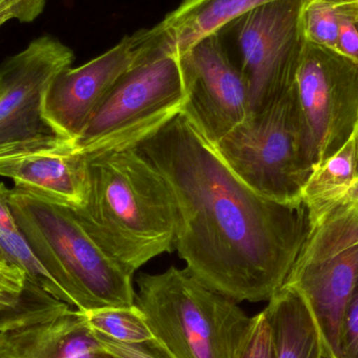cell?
Listing matches in <instances>:
<instances>
[{
	"label": "cell",
	"instance_id": "obj_1",
	"mask_svg": "<svg viewBox=\"0 0 358 358\" xmlns=\"http://www.w3.org/2000/svg\"><path fill=\"white\" fill-rule=\"evenodd\" d=\"M136 149L169 187L185 269L235 302L271 300L313 231L304 201L259 195L181 113Z\"/></svg>",
	"mask_w": 358,
	"mask_h": 358
},
{
	"label": "cell",
	"instance_id": "obj_2",
	"mask_svg": "<svg viewBox=\"0 0 358 358\" xmlns=\"http://www.w3.org/2000/svg\"><path fill=\"white\" fill-rule=\"evenodd\" d=\"M88 194L73 214L128 273L176 250V208L165 179L136 148L85 155Z\"/></svg>",
	"mask_w": 358,
	"mask_h": 358
},
{
	"label": "cell",
	"instance_id": "obj_3",
	"mask_svg": "<svg viewBox=\"0 0 358 358\" xmlns=\"http://www.w3.org/2000/svg\"><path fill=\"white\" fill-rule=\"evenodd\" d=\"M8 203L19 231L46 271L80 311L131 306L132 277L84 229L73 208L10 189Z\"/></svg>",
	"mask_w": 358,
	"mask_h": 358
},
{
	"label": "cell",
	"instance_id": "obj_4",
	"mask_svg": "<svg viewBox=\"0 0 358 358\" xmlns=\"http://www.w3.org/2000/svg\"><path fill=\"white\" fill-rule=\"evenodd\" d=\"M134 304L153 336L176 358H234L250 317L238 303L171 266L141 273Z\"/></svg>",
	"mask_w": 358,
	"mask_h": 358
},
{
	"label": "cell",
	"instance_id": "obj_5",
	"mask_svg": "<svg viewBox=\"0 0 358 358\" xmlns=\"http://www.w3.org/2000/svg\"><path fill=\"white\" fill-rule=\"evenodd\" d=\"M187 100L180 59L162 46L121 78L69 148L82 155L136 148L180 115Z\"/></svg>",
	"mask_w": 358,
	"mask_h": 358
},
{
	"label": "cell",
	"instance_id": "obj_6",
	"mask_svg": "<svg viewBox=\"0 0 358 358\" xmlns=\"http://www.w3.org/2000/svg\"><path fill=\"white\" fill-rule=\"evenodd\" d=\"M214 146L233 173L259 195L281 203L303 201L315 168L294 86Z\"/></svg>",
	"mask_w": 358,
	"mask_h": 358
},
{
	"label": "cell",
	"instance_id": "obj_7",
	"mask_svg": "<svg viewBox=\"0 0 358 358\" xmlns=\"http://www.w3.org/2000/svg\"><path fill=\"white\" fill-rule=\"evenodd\" d=\"M303 0L263 4L221 29L248 84L250 115L260 113L294 88L305 40L300 25Z\"/></svg>",
	"mask_w": 358,
	"mask_h": 358
},
{
	"label": "cell",
	"instance_id": "obj_8",
	"mask_svg": "<svg viewBox=\"0 0 358 358\" xmlns=\"http://www.w3.org/2000/svg\"><path fill=\"white\" fill-rule=\"evenodd\" d=\"M294 90L315 169L355 134L358 63L331 48L305 41Z\"/></svg>",
	"mask_w": 358,
	"mask_h": 358
},
{
	"label": "cell",
	"instance_id": "obj_9",
	"mask_svg": "<svg viewBox=\"0 0 358 358\" xmlns=\"http://www.w3.org/2000/svg\"><path fill=\"white\" fill-rule=\"evenodd\" d=\"M162 46L157 24L125 36L81 66L63 71L44 98L42 117L48 127L59 138L75 140L121 78Z\"/></svg>",
	"mask_w": 358,
	"mask_h": 358
},
{
	"label": "cell",
	"instance_id": "obj_10",
	"mask_svg": "<svg viewBox=\"0 0 358 358\" xmlns=\"http://www.w3.org/2000/svg\"><path fill=\"white\" fill-rule=\"evenodd\" d=\"M187 100L181 115L213 145L250 115L248 84L220 33L179 56Z\"/></svg>",
	"mask_w": 358,
	"mask_h": 358
},
{
	"label": "cell",
	"instance_id": "obj_11",
	"mask_svg": "<svg viewBox=\"0 0 358 358\" xmlns=\"http://www.w3.org/2000/svg\"><path fill=\"white\" fill-rule=\"evenodd\" d=\"M75 55L52 36H42L0 66V150L54 134L42 117L48 88Z\"/></svg>",
	"mask_w": 358,
	"mask_h": 358
},
{
	"label": "cell",
	"instance_id": "obj_12",
	"mask_svg": "<svg viewBox=\"0 0 358 358\" xmlns=\"http://www.w3.org/2000/svg\"><path fill=\"white\" fill-rule=\"evenodd\" d=\"M99 349L81 311L29 281L0 328V358H92Z\"/></svg>",
	"mask_w": 358,
	"mask_h": 358
},
{
	"label": "cell",
	"instance_id": "obj_13",
	"mask_svg": "<svg viewBox=\"0 0 358 358\" xmlns=\"http://www.w3.org/2000/svg\"><path fill=\"white\" fill-rule=\"evenodd\" d=\"M0 176L15 187L71 208L85 204L88 163L55 134L0 150Z\"/></svg>",
	"mask_w": 358,
	"mask_h": 358
},
{
	"label": "cell",
	"instance_id": "obj_14",
	"mask_svg": "<svg viewBox=\"0 0 358 358\" xmlns=\"http://www.w3.org/2000/svg\"><path fill=\"white\" fill-rule=\"evenodd\" d=\"M358 281V243L309 263H294L284 285L296 289L311 311L325 358H341L340 331Z\"/></svg>",
	"mask_w": 358,
	"mask_h": 358
},
{
	"label": "cell",
	"instance_id": "obj_15",
	"mask_svg": "<svg viewBox=\"0 0 358 358\" xmlns=\"http://www.w3.org/2000/svg\"><path fill=\"white\" fill-rule=\"evenodd\" d=\"M277 0H183L157 24L166 50L178 56L246 13Z\"/></svg>",
	"mask_w": 358,
	"mask_h": 358
},
{
	"label": "cell",
	"instance_id": "obj_16",
	"mask_svg": "<svg viewBox=\"0 0 358 358\" xmlns=\"http://www.w3.org/2000/svg\"><path fill=\"white\" fill-rule=\"evenodd\" d=\"M264 310L273 328L277 358H325L311 311L296 289L282 286Z\"/></svg>",
	"mask_w": 358,
	"mask_h": 358
},
{
	"label": "cell",
	"instance_id": "obj_17",
	"mask_svg": "<svg viewBox=\"0 0 358 358\" xmlns=\"http://www.w3.org/2000/svg\"><path fill=\"white\" fill-rule=\"evenodd\" d=\"M358 181L355 138L315 168L303 189L302 200L308 210L311 225L319 224Z\"/></svg>",
	"mask_w": 358,
	"mask_h": 358
},
{
	"label": "cell",
	"instance_id": "obj_18",
	"mask_svg": "<svg viewBox=\"0 0 358 358\" xmlns=\"http://www.w3.org/2000/svg\"><path fill=\"white\" fill-rule=\"evenodd\" d=\"M358 14V0H303L300 25L309 43L336 50L341 25Z\"/></svg>",
	"mask_w": 358,
	"mask_h": 358
},
{
	"label": "cell",
	"instance_id": "obj_19",
	"mask_svg": "<svg viewBox=\"0 0 358 358\" xmlns=\"http://www.w3.org/2000/svg\"><path fill=\"white\" fill-rule=\"evenodd\" d=\"M81 313L92 331L117 342L136 344L155 338L136 304L100 307Z\"/></svg>",
	"mask_w": 358,
	"mask_h": 358
},
{
	"label": "cell",
	"instance_id": "obj_20",
	"mask_svg": "<svg viewBox=\"0 0 358 358\" xmlns=\"http://www.w3.org/2000/svg\"><path fill=\"white\" fill-rule=\"evenodd\" d=\"M0 259L20 268L29 283L69 305L66 294L35 256L20 231H10L0 227Z\"/></svg>",
	"mask_w": 358,
	"mask_h": 358
},
{
	"label": "cell",
	"instance_id": "obj_21",
	"mask_svg": "<svg viewBox=\"0 0 358 358\" xmlns=\"http://www.w3.org/2000/svg\"><path fill=\"white\" fill-rule=\"evenodd\" d=\"M234 358H277L273 328L266 311L250 317L248 329Z\"/></svg>",
	"mask_w": 358,
	"mask_h": 358
},
{
	"label": "cell",
	"instance_id": "obj_22",
	"mask_svg": "<svg viewBox=\"0 0 358 358\" xmlns=\"http://www.w3.org/2000/svg\"><path fill=\"white\" fill-rule=\"evenodd\" d=\"M92 332L101 350L113 358H176L157 338L136 344H126Z\"/></svg>",
	"mask_w": 358,
	"mask_h": 358
},
{
	"label": "cell",
	"instance_id": "obj_23",
	"mask_svg": "<svg viewBox=\"0 0 358 358\" xmlns=\"http://www.w3.org/2000/svg\"><path fill=\"white\" fill-rule=\"evenodd\" d=\"M340 357L358 358V281L343 315Z\"/></svg>",
	"mask_w": 358,
	"mask_h": 358
},
{
	"label": "cell",
	"instance_id": "obj_24",
	"mask_svg": "<svg viewBox=\"0 0 358 358\" xmlns=\"http://www.w3.org/2000/svg\"><path fill=\"white\" fill-rule=\"evenodd\" d=\"M45 0H0V16L12 15L19 22H31L43 12Z\"/></svg>",
	"mask_w": 358,
	"mask_h": 358
},
{
	"label": "cell",
	"instance_id": "obj_25",
	"mask_svg": "<svg viewBox=\"0 0 358 358\" xmlns=\"http://www.w3.org/2000/svg\"><path fill=\"white\" fill-rule=\"evenodd\" d=\"M334 50L358 63V14L341 25Z\"/></svg>",
	"mask_w": 358,
	"mask_h": 358
},
{
	"label": "cell",
	"instance_id": "obj_26",
	"mask_svg": "<svg viewBox=\"0 0 358 358\" xmlns=\"http://www.w3.org/2000/svg\"><path fill=\"white\" fill-rule=\"evenodd\" d=\"M25 282L27 277L20 268L8 263L0 264V284H3L16 292H22Z\"/></svg>",
	"mask_w": 358,
	"mask_h": 358
},
{
	"label": "cell",
	"instance_id": "obj_27",
	"mask_svg": "<svg viewBox=\"0 0 358 358\" xmlns=\"http://www.w3.org/2000/svg\"><path fill=\"white\" fill-rule=\"evenodd\" d=\"M10 189L4 183L0 182V227L10 231H19L18 225L12 214L10 203H8Z\"/></svg>",
	"mask_w": 358,
	"mask_h": 358
},
{
	"label": "cell",
	"instance_id": "obj_28",
	"mask_svg": "<svg viewBox=\"0 0 358 358\" xmlns=\"http://www.w3.org/2000/svg\"><path fill=\"white\" fill-rule=\"evenodd\" d=\"M23 292H18L8 286L0 284V309L10 310L16 308L22 300Z\"/></svg>",
	"mask_w": 358,
	"mask_h": 358
},
{
	"label": "cell",
	"instance_id": "obj_29",
	"mask_svg": "<svg viewBox=\"0 0 358 358\" xmlns=\"http://www.w3.org/2000/svg\"><path fill=\"white\" fill-rule=\"evenodd\" d=\"M344 200H352V201L358 202V181L351 187L348 195L346 196Z\"/></svg>",
	"mask_w": 358,
	"mask_h": 358
},
{
	"label": "cell",
	"instance_id": "obj_30",
	"mask_svg": "<svg viewBox=\"0 0 358 358\" xmlns=\"http://www.w3.org/2000/svg\"><path fill=\"white\" fill-rule=\"evenodd\" d=\"M353 138H355V157H357V173L358 178V121L357 127H355V134H353Z\"/></svg>",
	"mask_w": 358,
	"mask_h": 358
},
{
	"label": "cell",
	"instance_id": "obj_31",
	"mask_svg": "<svg viewBox=\"0 0 358 358\" xmlns=\"http://www.w3.org/2000/svg\"><path fill=\"white\" fill-rule=\"evenodd\" d=\"M10 20H15L14 16H12V15H2V16H0V27Z\"/></svg>",
	"mask_w": 358,
	"mask_h": 358
},
{
	"label": "cell",
	"instance_id": "obj_32",
	"mask_svg": "<svg viewBox=\"0 0 358 358\" xmlns=\"http://www.w3.org/2000/svg\"><path fill=\"white\" fill-rule=\"evenodd\" d=\"M100 346V345H99ZM92 358H113L111 357L110 355H106V353L103 352L102 350H101V348L99 349V350H96V352L92 355Z\"/></svg>",
	"mask_w": 358,
	"mask_h": 358
},
{
	"label": "cell",
	"instance_id": "obj_33",
	"mask_svg": "<svg viewBox=\"0 0 358 358\" xmlns=\"http://www.w3.org/2000/svg\"><path fill=\"white\" fill-rule=\"evenodd\" d=\"M12 310L13 309H10V310H1V309H0V328H1L2 324H3V320L6 319V315H10Z\"/></svg>",
	"mask_w": 358,
	"mask_h": 358
},
{
	"label": "cell",
	"instance_id": "obj_34",
	"mask_svg": "<svg viewBox=\"0 0 358 358\" xmlns=\"http://www.w3.org/2000/svg\"><path fill=\"white\" fill-rule=\"evenodd\" d=\"M3 263H6V262H4V261H2L1 259H0V264H3Z\"/></svg>",
	"mask_w": 358,
	"mask_h": 358
}]
</instances>
